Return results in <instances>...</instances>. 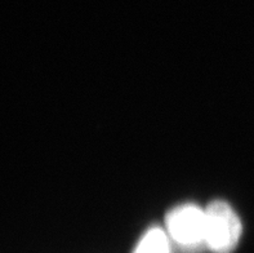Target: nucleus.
Here are the masks:
<instances>
[{
    "instance_id": "3",
    "label": "nucleus",
    "mask_w": 254,
    "mask_h": 253,
    "mask_svg": "<svg viewBox=\"0 0 254 253\" xmlns=\"http://www.w3.org/2000/svg\"><path fill=\"white\" fill-rule=\"evenodd\" d=\"M133 253H172L171 238L163 229H150L139 239Z\"/></svg>"
},
{
    "instance_id": "2",
    "label": "nucleus",
    "mask_w": 254,
    "mask_h": 253,
    "mask_svg": "<svg viewBox=\"0 0 254 253\" xmlns=\"http://www.w3.org/2000/svg\"><path fill=\"white\" fill-rule=\"evenodd\" d=\"M171 241L187 251L205 246V209L195 204L178 205L165 218Z\"/></svg>"
},
{
    "instance_id": "1",
    "label": "nucleus",
    "mask_w": 254,
    "mask_h": 253,
    "mask_svg": "<svg viewBox=\"0 0 254 253\" xmlns=\"http://www.w3.org/2000/svg\"><path fill=\"white\" fill-rule=\"evenodd\" d=\"M242 222L230 204L214 200L205 208V247L214 253H232L242 237Z\"/></svg>"
}]
</instances>
